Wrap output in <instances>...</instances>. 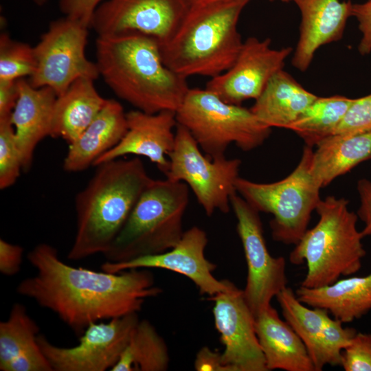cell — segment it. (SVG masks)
<instances>
[{"mask_svg": "<svg viewBox=\"0 0 371 371\" xmlns=\"http://www.w3.org/2000/svg\"><path fill=\"white\" fill-rule=\"evenodd\" d=\"M126 118L128 129L124 136L98 158L93 166L133 155L148 159L165 175L170 165L168 157L175 143V112L147 113L135 109L127 112Z\"/></svg>", "mask_w": 371, "mask_h": 371, "instance_id": "e0dca14e", "label": "cell"}, {"mask_svg": "<svg viewBox=\"0 0 371 371\" xmlns=\"http://www.w3.org/2000/svg\"><path fill=\"white\" fill-rule=\"evenodd\" d=\"M276 297L284 320L304 344L315 371L322 370L320 364L319 342L329 313L325 309L308 307L297 298L292 289L287 286Z\"/></svg>", "mask_w": 371, "mask_h": 371, "instance_id": "f1b7e54d", "label": "cell"}, {"mask_svg": "<svg viewBox=\"0 0 371 371\" xmlns=\"http://www.w3.org/2000/svg\"><path fill=\"white\" fill-rule=\"evenodd\" d=\"M203 153L187 128L177 124L165 177L185 183L207 216L216 211L227 214L231 208V197L236 192L235 183L241 161L226 157L212 159Z\"/></svg>", "mask_w": 371, "mask_h": 371, "instance_id": "9c48e42d", "label": "cell"}, {"mask_svg": "<svg viewBox=\"0 0 371 371\" xmlns=\"http://www.w3.org/2000/svg\"><path fill=\"white\" fill-rule=\"evenodd\" d=\"M223 1V0H186L189 6L205 3L212 2V1Z\"/></svg>", "mask_w": 371, "mask_h": 371, "instance_id": "60d3db41", "label": "cell"}, {"mask_svg": "<svg viewBox=\"0 0 371 371\" xmlns=\"http://www.w3.org/2000/svg\"><path fill=\"white\" fill-rule=\"evenodd\" d=\"M352 16L358 22L361 38L358 50L361 55L371 52V0L361 3H353Z\"/></svg>", "mask_w": 371, "mask_h": 371, "instance_id": "d590c367", "label": "cell"}, {"mask_svg": "<svg viewBox=\"0 0 371 371\" xmlns=\"http://www.w3.org/2000/svg\"><path fill=\"white\" fill-rule=\"evenodd\" d=\"M93 80H75L55 102L50 137L74 142L91 124L107 99L96 90Z\"/></svg>", "mask_w": 371, "mask_h": 371, "instance_id": "d4e9b609", "label": "cell"}, {"mask_svg": "<svg viewBox=\"0 0 371 371\" xmlns=\"http://www.w3.org/2000/svg\"><path fill=\"white\" fill-rule=\"evenodd\" d=\"M357 189L360 199L357 211L358 218L364 223L361 232L363 237L371 236V181L361 179L357 181Z\"/></svg>", "mask_w": 371, "mask_h": 371, "instance_id": "74e56055", "label": "cell"}, {"mask_svg": "<svg viewBox=\"0 0 371 371\" xmlns=\"http://www.w3.org/2000/svg\"><path fill=\"white\" fill-rule=\"evenodd\" d=\"M342 322L327 317L319 342L320 364L323 369L326 365H341V353L350 343L357 330L344 327Z\"/></svg>", "mask_w": 371, "mask_h": 371, "instance_id": "1f68e13d", "label": "cell"}, {"mask_svg": "<svg viewBox=\"0 0 371 371\" xmlns=\"http://www.w3.org/2000/svg\"><path fill=\"white\" fill-rule=\"evenodd\" d=\"M33 1L36 5H39V6H42L47 2V0H33Z\"/></svg>", "mask_w": 371, "mask_h": 371, "instance_id": "b9f144b4", "label": "cell"}, {"mask_svg": "<svg viewBox=\"0 0 371 371\" xmlns=\"http://www.w3.org/2000/svg\"><path fill=\"white\" fill-rule=\"evenodd\" d=\"M23 249L21 246L0 239V272L6 276L17 274L21 270Z\"/></svg>", "mask_w": 371, "mask_h": 371, "instance_id": "8d00e7d4", "label": "cell"}, {"mask_svg": "<svg viewBox=\"0 0 371 371\" xmlns=\"http://www.w3.org/2000/svg\"><path fill=\"white\" fill-rule=\"evenodd\" d=\"M175 115L177 124L187 128L212 159L225 157L232 144L243 151L252 150L271 131L250 109L228 103L205 88H190Z\"/></svg>", "mask_w": 371, "mask_h": 371, "instance_id": "52a82bcc", "label": "cell"}, {"mask_svg": "<svg viewBox=\"0 0 371 371\" xmlns=\"http://www.w3.org/2000/svg\"><path fill=\"white\" fill-rule=\"evenodd\" d=\"M18 98L17 80H0V118L11 116Z\"/></svg>", "mask_w": 371, "mask_h": 371, "instance_id": "ab89813d", "label": "cell"}, {"mask_svg": "<svg viewBox=\"0 0 371 371\" xmlns=\"http://www.w3.org/2000/svg\"><path fill=\"white\" fill-rule=\"evenodd\" d=\"M99 74L112 91L137 110L176 112L190 89L186 78L164 63L160 45L139 32L98 36Z\"/></svg>", "mask_w": 371, "mask_h": 371, "instance_id": "7a4b0ae2", "label": "cell"}, {"mask_svg": "<svg viewBox=\"0 0 371 371\" xmlns=\"http://www.w3.org/2000/svg\"><path fill=\"white\" fill-rule=\"evenodd\" d=\"M317 98L282 69L270 80L250 109L267 126L287 129Z\"/></svg>", "mask_w": 371, "mask_h": 371, "instance_id": "cb8c5ba5", "label": "cell"}, {"mask_svg": "<svg viewBox=\"0 0 371 371\" xmlns=\"http://www.w3.org/2000/svg\"><path fill=\"white\" fill-rule=\"evenodd\" d=\"M23 170L11 116L0 118V188L13 186Z\"/></svg>", "mask_w": 371, "mask_h": 371, "instance_id": "4dcf8cb0", "label": "cell"}, {"mask_svg": "<svg viewBox=\"0 0 371 371\" xmlns=\"http://www.w3.org/2000/svg\"><path fill=\"white\" fill-rule=\"evenodd\" d=\"M169 364L166 341L149 321L139 319L120 360L111 371H165Z\"/></svg>", "mask_w": 371, "mask_h": 371, "instance_id": "4316f807", "label": "cell"}, {"mask_svg": "<svg viewBox=\"0 0 371 371\" xmlns=\"http://www.w3.org/2000/svg\"><path fill=\"white\" fill-rule=\"evenodd\" d=\"M188 201L189 188L185 183L153 179L104 254L106 261L126 262L174 247L185 232L183 218Z\"/></svg>", "mask_w": 371, "mask_h": 371, "instance_id": "8992f818", "label": "cell"}, {"mask_svg": "<svg viewBox=\"0 0 371 371\" xmlns=\"http://www.w3.org/2000/svg\"><path fill=\"white\" fill-rule=\"evenodd\" d=\"M249 1L223 0L189 6L177 30L160 45L165 65L186 78H211L229 69L243 43L238 23Z\"/></svg>", "mask_w": 371, "mask_h": 371, "instance_id": "277c9868", "label": "cell"}, {"mask_svg": "<svg viewBox=\"0 0 371 371\" xmlns=\"http://www.w3.org/2000/svg\"><path fill=\"white\" fill-rule=\"evenodd\" d=\"M89 27L65 16L50 23L34 46L36 67L28 80L32 86L49 87L58 96L80 78L95 80L100 76L95 62L85 54Z\"/></svg>", "mask_w": 371, "mask_h": 371, "instance_id": "30bf717a", "label": "cell"}, {"mask_svg": "<svg viewBox=\"0 0 371 371\" xmlns=\"http://www.w3.org/2000/svg\"><path fill=\"white\" fill-rule=\"evenodd\" d=\"M271 1H282V2L287 3V2L291 1V0H271Z\"/></svg>", "mask_w": 371, "mask_h": 371, "instance_id": "7bdbcfd3", "label": "cell"}, {"mask_svg": "<svg viewBox=\"0 0 371 371\" xmlns=\"http://www.w3.org/2000/svg\"><path fill=\"white\" fill-rule=\"evenodd\" d=\"M313 148L305 146L295 168L273 183H258L238 177L236 192L259 212L271 214L272 238L296 245L308 229L311 213L320 201L321 187L311 171Z\"/></svg>", "mask_w": 371, "mask_h": 371, "instance_id": "ba28073f", "label": "cell"}, {"mask_svg": "<svg viewBox=\"0 0 371 371\" xmlns=\"http://www.w3.org/2000/svg\"><path fill=\"white\" fill-rule=\"evenodd\" d=\"M27 259L36 273L20 282L16 293L53 312L78 337L93 323L138 313L146 300L162 293L148 269L109 273L75 267L47 243L36 245Z\"/></svg>", "mask_w": 371, "mask_h": 371, "instance_id": "6da1fadb", "label": "cell"}, {"mask_svg": "<svg viewBox=\"0 0 371 371\" xmlns=\"http://www.w3.org/2000/svg\"><path fill=\"white\" fill-rule=\"evenodd\" d=\"M188 8L186 0H105L90 27L98 36L139 32L161 45L172 36Z\"/></svg>", "mask_w": 371, "mask_h": 371, "instance_id": "5bb4252c", "label": "cell"}, {"mask_svg": "<svg viewBox=\"0 0 371 371\" xmlns=\"http://www.w3.org/2000/svg\"><path fill=\"white\" fill-rule=\"evenodd\" d=\"M316 147L311 171L322 188L371 157V131L350 135L333 134Z\"/></svg>", "mask_w": 371, "mask_h": 371, "instance_id": "484cf974", "label": "cell"}, {"mask_svg": "<svg viewBox=\"0 0 371 371\" xmlns=\"http://www.w3.org/2000/svg\"><path fill=\"white\" fill-rule=\"evenodd\" d=\"M209 300L214 302L215 326L225 347L222 360L228 371H268L256 331V317L243 290L229 281L225 291Z\"/></svg>", "mask_w": 371, "mask_h": 371, "instance_id": "4fadbf2b", "label": "cell"}, {"mask_svg": "<svg viewBox=\"0 0 371 371\" xmlns=\"http://www.w3.org/2000/svg\"><path fill=\"white\" fill-rule=\"evenodd\" d=\"M292 52L291 47L273 48L269 38L249 37L243 41L232 66L211 78L205 89L234 104L241 105L250 99L255 100L270 80L284 69L285 61Z\"/></svg>", "mask_w": 371, "mask_h": 371, "instance_id": "9a60e30c", "label": "cell"}, {"mask_svg": "<svg viewBox=\"0 0 371 371\" xmlns=\"http://www.w3.org/2000/svg\"><path fill=\"white\" fill-rule=\"evenodd\" d=\"M105 0H58L64 16L80 21L90 27L97 8Z\"/></svg>", "mask_w": 371, "mask_h": 371, "instance_id": "e575fe53", "label": "cell"}, {"mask_svg": "<svg viewBox=\"0 0 371 371\" xmlns=\"http://www.w3.org/2000/svg\"><path fill=\"white\" fill-rule=\"evenodd\" d=\"M194 366L197 371H228L223 363L221 353L207 346L202 347L198 351Z\"/></svg>", "mask_w": 371, "mask_h": 371, "instance_id": "f35d334b", "label": "cell"}, {"mask_svg": "<svg viewBox=\"0 0 371 371\" xmlns=\"http://www.w3.org/2000/svg\"><path fill=\"white\" fill-rule=\"evenodd\" d=\"M291 1L297 5L301 16L292 64L298 70L304 71L322 46L341 39L348 19L352 16L353 3L341 0Z\"/></svg>", "mask_w": 371, "mask_h": 371, "instance_id": "ac0fdd59", "label": "cell"}, {"mask_svg": "<svg viewBox=\"0 0 371 371\" xmlns=\"http://www.w3.org/2000/svg\"><path fill=\"white\" fill-rule=\"evenodd\" d=\"M371 131V93L353 101L333 134L357 135Z\"/></svg>", "mask_w": 371, "mask_h": 371, "instance_id": "d6a6232c", "label": "cell"}, {"mask_svg": "<svg viewBox=\"0 0 371 371\" xmlns=\"http://www.w3.org/2000/svg\"><path fill=\"white\" fill-rule=\"evenodd\" d=\"M256 331L268 370L315 371L304 344L271 305L256 317Z\"/></svg>", "mask_w": 371, "mask_h": 371, "instance_id": "7402d4cb", "label": "cell"}, {"mask_svg": "<svg viewBox=\"0 0 371 371\" xmlns=\"http://www.w3.org/2000/svg\"><path fill=\"white\" fill-rule=\"evenodd\" d=\"M295 294L306 305L325 309L342 323L351 322L371 311V273L339 279L321 287L300 286Z\"/></svg>", "mask_w": 371, "mask_h": 371, "instance_id": "603a6c76", "label": "cell"}, {"mask_svg": "<svg viewBox=\"0 0 371 371\" xmlns=\"http://www.w3.org/2000/svg\"><path fill=\"white\" fill-rule=\"evenodd\" d=\"M231 208L237 220V232L247 265L244 295L256 317L286 287V261L269 253L258 211L237 192L231 197Z\"/></svg>", "mask_w": 371, "mask_h": 371, "instance_id": "8fae6325", "label": "cell"}, {"mask_svg": "<svg viewBox=\"0 0 371 371\" xmlns=\"http://www.w3.org/2000/svg\"><path fill=\"white\" fill-rule=\"evenodd\" d=\"M95 167L75 198L76 230L67 254L73 261L108 251L153 180L138 157L116 159Z\"/></svg>", "mask_w": 371, "mask_h": 371, "instance_id": "3957f363", "label": "cell"}, {"mask_svg": "<svg viewBox=\"0 0 371 371\" xmlns=\"http://www.w3.org/2000/svg\"><path fill=\"white\" fill-rule=\"evenodd\" d=\"M137 313L90 324L78 344L60 347L44 335L38 344L53 371L111 370L120 360L139 322Z\"/></svg>", "mask_w": 371, "mask_h": 371, "instance_id": "7c38bea8", "label": "cell"}, {"mask_svg": "<svg viewBox=\"0 0 371 371\" xmlns=\"http://www.w3.org/2000/svg\"><path fill=\"white\" fill-rule=\"evenodd\" d=\"M341 366L345 371H371V334L357 332L342 351Z\"/></svg>", "mask_w": 371, "mask_h": 371, "instance_id": "836d02e7", "label": "cell"}, {"mask_svg": "<svg viewBox=\"0 0 371 371\" xmlns=\"http://www.w3.org/2000/svg\"><path fill=\"white\" fill-rule=\"evenodd\" d=\"M208 243L206 232L197 226L185 231L181 239L172 249L157 254L144 256L121 262L106 261L101 269L119 273L132 269H161L186 276L198 287L201 294L209 297L225 291L229 280H219L213 272L216 266L205 256Z\"/></svg>", "mask_w": 371, "mask_h": 371, "instance_id": "2e32d148", "label": "cell"}, {"mask_svg": "<svg viewBox=\"0 0 371 371\" xmlns=\"http://www.w3.org/2000/svg\"><path fill=\"white\" fill-rule=\"evenodd\" d=\"M127 129L123 106L114 99H107L91 124L69 144L63 160L64 170L78 172L93 166L98 158L120 142Z\"/></svg>", "mask_w": 371, "mask_h": 371, "instance_id": "ffe728a7", "label": "cell"}, {"mask_svg": "<svg viewBox=\"0 0 371 371\" xmlns=\"http://www.w3.org/2000/svg\"><path fill=\"white\" fill-rule=\"evenodd\" d=\"M39 327L26 307L14 303L0 322L1 371H53L37 338Z\"/></svg>", "mask_w": 371, "mask_h": 371, "instance_id": "44dd1931", "label": "cell"}, {"mask_svg": "<svg viewBox=\"0 0 371 371\" xmlns=\"http://www.w3.org/2000/svg\"><path fill=\"white\" fill-rule=\"evenodd\" d=\"M19 98L11 114L23 172L31 169L38 144L50 136L57 95L49 87H34L28 80H17Z\"/></svg>", "mask_w": 371, "mask_h": 371, "instance_id": "d6986e66", "label": "cell"}, {"mask_svg": "<svg viewBox=\"0 0 371 371\" xmlns=\"http://www.w3.org/2000/svg\"><path fill=\"white\" fill-rule=\"evenodd\" d=\"M352 101L343 95L317 96L287 129L302 138L306 146H316L335 133Z\"/></svg>", "mask_w": 371, "mask_h": 371, "instance_id": "83f0119b", "label": "cell"}, {"mask_svg": "<svg viewBox=\"0 0 371 371\" xmlns=\"http://www.w3.org/2000/svg\"><path fill=\"white\" fill-rule=\"evenodd\" d=\"M36 67L34 47L12 39L7 33L0 36V80L30 78Z\"/></svg>", "mask_w": 371, "mask_h": 371, "instance_id": "f546056e", "label": "cell"}, {"mask_svg": "<svg viewBox=\"0 0 371 371\" xmlns=\"http://www.w3.org/2000/svg\"><path fill=\"white\" fill-rule=\"evenodd\" d=\"M319 221L307 229L289 254L293 265L306 263L307 272L301 283L307 288L330 284L341 276L356 273L366 251L361 232L357 227L358 216L348 209V201L328 196L316 209Z\"/></svg>", "mask_w": 371, "mask_h": 371, "instance_id": "5b68a950", "label": "cell"}]
</instances>
